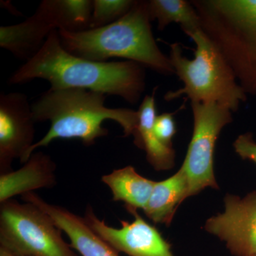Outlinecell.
Here are the masks:
<instances>
[{"label": "cell", "mask_w": 256, "mask_h": 256, "mask_svg": "<svg viewBox=\"0 0 256 256\" xmlns=\"http://www.w3.org/2000/svg\"><path fill=\"white\" fill-rule=\"evenodd\" d=\"M256 256V255H254V256Z\"/></svg>", "instance_id": "22"}, {"label": "cell", "mask_w": 256, "mask_h": 256, "mask_svg": "<svg viewBox=\"0 0 256 256\" xmlns=\"http://www.w3.org/2000/svg\"><path fill=\"white\" fill-rule=\"evenodd\" d=\"M0 247L16 256H78L50 216L12 198L0 206Z\"/></svg>", "instance_id": "7"}, {"label": "cell", "mask_w": 256, "mask_h": 256, "mask_svg": "<svg viewBox=\"0 0 256 256\" xmlns=\"http://www.w3.org/2000/svg\"><path fill=\"white\" fill-rule=\"evenodd\" d=\"M188 182L186 173L180 168L172 176L156 182L150 198L144 207V214L154 224L169 226L176 210L188 198Z\"/></svg>", "instance_id": "15"}, {"label": "cell", "mask_w": 256, "mask_h": 256, "mask_svg": "<svg viewBox=\"0 0 256 256\" xmlns=\"http://www.w3.org/2000/svg\"><path fill=\"white\" fill-rule=\"evenodd\" d=\"M106 94L80 88L52 89L44 92L31 105L34 120H50V128L44 137L28 150L26 162L33 152L58 139L78 138L84 146L95 144L108 130L102 127L106 120L116 121L124 129V136L138 138V111L110 108L105 106Z\"/></svg>", "instance_id": "2"}, {"label": "cell", "mask_w": 256, "mask_h": 256, "mask_svg": "<svg viewBox=\"0 0 256 256\" xmlns=\"http://www.w3.org/2000/svg\"><path fill=\"white\" fill-rule=\"evenodd\" d=\"M233 146L234 150L242 160H250L256 164V142L252 133L240 134Z\"/></svg>", "instance_id": "20"}, {"label": "cell", "mask_w": 256, "mask_h": 256, "mask_svg": "<svg viewBox=\"0 0 256 256\" xmlns=\"http://www.w3.org/2000/svg\"><path fill=\"white\" fill-rule=\"evenodd\" d=\"M194 130L181 168L186 173L188 197L207 188L218 190L214 170L216 142L223 128L233 121L232 111L216 102H191Z\"/></svg>", "instance_id": "8"}, {"label": "cell", "mask_w": 256, "mask_h": 256, "mask_svg": "<svg viewBox=\"0 0 256 256\" xmlns=\"http://www.w3.org/2000/svg\"><path fill=\"white\" fill-rule=\"evenodd\" d=\"M36 78L52 89L80 88L120 96L137 104L146 88V70L131 60L98 62L72 54L62 46L58 30L52 32L41 50L11 76L10 84Z\"/></svg>", "instance_id": "1"}, {"label": "cell", "mask_w": 256, "mask_h": 256, "mask_svg": "<svg viewBox=\"0 0 256 256\" xmlns=\"http://www.w3.org/2000/svg\"><path fill=\"white\" fill-rule=\"evenodd\" d=\"M134 2L132 0H94L89 30L114 22L127 14Z\"/></svg>", "instance_id": "18"}, {"label": "cell", "mask_w": 256, "mask_h": 256, "mask_svg": "<svg viewBox=\"0 0 256 256\" xmlns=\"http://www.w3.org/2000/svg\"><path fill=\"white\" fill-rule=\"evenodd\" d=\"M153 131L162 142L172 148V139L176 132L174 114L164 112L156 116Z\"/></svg>", "instance_id": "19"}, {"label": "cell", "mask_w": 256, "mask_h": 256, "mask_svg": "<svg viewBox=\"0 0 256 256\" xmlns=\"http://www.w3.org/2000/svg\"><path fill=\"white\" fill-rule=\"evenodd\" d=\"M34 120L28 96L21 92L0 96V174L13 171L12 162L25 163L33 146Z\"/></svg>", "instance_id": "11"}, {"label": "cell", "mask_w": 256, "mask_h": 256, "mask_svg": "<svg viewBox=\"0 0 256 256\" xmlns=\"http://www.w3.org/2000/svg\"><path fill=\"white\" fill-rule=\"evenodd\" d=\"M150 22L148 1H136L127 14L110 24L85 31L58 32L62 46L80 58L98 62L122 58L172 75L174 68L156 44Z\"/></svg>", "instance_id": "3"}, {"label": "cell", "mask_w": 256, "mask_h": 256, "mask_svg": "<svg viewBox=\"0 0 256 256\" xmlns=\"http://www.w3.org/2000/svg\"><path fill=\"white\" fill-rule=\"evenodd\" d=\"M0 256H16L14 255V254H12L10 250H8V249L4 248L3 247H0Z\"/></svg>", "instance_id": "21"}, {"label": "cell", "mask_w": 256, "mask_h": 256, "mask_svg": "<svg viewBox=\"0 0 256 256\" xmlns=\"http://www.w3.org/2000/svg\"><path fill=\"white\" fill-rule=\"evenodd\" d=\"M188 36L196 44L194 60L184 56L180 44H170V62L184 86L166 92L165 100L186 96L191 102H216L236 112L247 95L223 56L202 28Z\"/></svg>", "instance_id": "5"}, {"label": "cell", "mask_w": 256, "mask_h": 256, "mask_svg": "<svg viewBox=\"0 0 256 256\" xmlns=\"http://www.w3.org/2000/svg\"><path fill=\"white\" fill-rule=\"evenodd\" d=\"M224 207L206 220L205 230L225 242L234 256L256 255V192L244 198L227 194Z\"/></svg>", "instance_id": "10"}, {"label": "cell", "mask_w": 256, "mask_h": 256, "mask_svg": "<svg viewBox=\"0 0 256 256\" xmlns=\"http://www.w3.org/2000/svg\"><path fill=\"white\" fill-rule=\"evenodd\" d=\"M148 3L151 21L156 20L160 31H162L173 22L180 24L188 36L202 28L200 16L191 2L150 0Z\"/></svg>", "instance_id": "17"}, {"label": "cell", "mask_w": 256, "mask_h": 256, "mask_svg": "<svg viewBox=\"0 0 256 256\" xmlns=\"http://www.w3.org/2000/svg\"><path fill=\"white\" fill-rule=\"evenodd\" d=\"M54 162L48 154L34 153L22 168L0 175V203L42 188L56 184Z\"/></svg>", "instance_id": "13"}, {"label": "cell", "mask_w": 256, "mask_h": 256, "mask_svg": "<svg viewBox=\"0 0 256 256\" xmlns=\"http://www.w3.org/2000/svg\"><path fill=\"white\" fill-rule=\"evenodd\" d=\"M22 198L50 216L57 226L68 236L70 247L82 256H120L119 252L99 237L80 216L64 207L47 203L34 192L22 195Z\"/></svg>", "instance_id": "12"}, {"label": "cell", "mask_w": 256, "mask_h": 256, "mask_svg": "<svg viewBox=\"0 0 256 256\" xmlns=\"http://www.w3.org/2000/svg\"><path fill=\"white\" fill-rule=\"evenodd\" d=\"M128 212L134 216V220L131 223L120 220V228L111 227L105 220H99L90 205H88L84 218L90 228L118 252L130 256H174L170 242L163 238L158 229L143 220L138 210Z\"/></svg>", "instance_id": "9"}, {"label": "cell", "mask_w": 256, "mask_h": 256, "mask_svg": "<svg viewBox=\"0 0 256 256\" xmlns=\"http://www.w3.org/2000/svg\"><path fill=\"white\" fill-rule=\"evenodd\" d=\"M90 0H44L23 22L0 28V46L26 62L38 52L50 32H76L90 28Z\"/></svg>", "instance_id": "6"}, {"label": "cell", "mask_w": 256, "mask_h": 256, "mask_svg": "<svg viewBox=\"0 0 256 256\" xmlns=\"http://www.w3.org/2000/svg\"><path fill=\"white\" fill-rule=\"evenodd\" d=\"M154 88L151 96H146L138 112V138L134 141L140 149L144 150L148 162L156 171L171 170L174 166L175 152L172 146L161 142L153 131L156 118Z\"/></svg>", "instance_id": "14"}, {"label": "cell", "mask_w": 256, "mask_h": 256, "mask_svg": "<svg viewBox=\"0 0 256 256\" xmlns=\"http://www.w3.org/2000/svg\"><path fill=\"white\" fill-rule=\"evenodd\" d=\"M201 28L244 92L256 96V0H192Z\"/></svg>", "instance_id": "4"}, {"label": "cell", "mask_w": 256, "mask_h": 256, "mask_svg": "<svg viewBox=\"0 0 256 256\" xmlns=\"http://www.w3.org/2000/svg\"><path fill=\"white\" fill-rule=\"evenodd\" d=\"M101 181L110 188L112 200L124 202L127 210H144L156 184L138 174L132 166L114 170Z\"/></svg>", "instance_id": "16"}]
</instances>
